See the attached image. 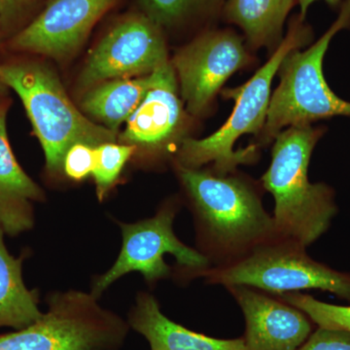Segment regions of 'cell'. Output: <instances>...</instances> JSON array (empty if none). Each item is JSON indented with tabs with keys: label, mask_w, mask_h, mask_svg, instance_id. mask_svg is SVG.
Instances as JSON below:
<instances>
[{
	"label": "cell",
	"mask_w": 350,
	"mask_h": 350,
	"mask_svg": "<svg viewBox=\"0 0 350 350\" xmlns=\"http://www.w3.org/2000/svg\"><path fill=\"white\" fill-rule=\"evenodd\" d=\"M195 214L198 251L211 267H224L282 238L250 179L177 165Z\"/></svg>",
	"instance_id": "6da1fadb"
},
{
	"label": "cell",
	"mask_w": 350,
	"mask_h": 350,
	"mask_svg": "<svg viewBox=\"0 0 350 350\" xmlns=\"http://www.w3.org/2000/svg\"><path fill=\"white\" fill-rule=\"evenodd\" d=\"M323 128L290 126L275 138L271 162L262 175V188L275 199L273 217L280 236L308 247L321 238L338 213L335 190L312 183L308 165Z\"/></svg>",
	"instance_id": "7a4b0ae2"
},
{
	"label": "cell",
	"mask_w": 350,
	"mask_h": 350,
	"mask_svg": "<svg viewBox=\"0 0 350 350\" xmlns=\"http://www.w3.org/2000/svg\"><path fill=\"white\" fill-rule=\"evenodd\" d=\"M312 31L299 16L290 25L286 38L283 39L268 63L253 75L250 81L236 89L224 92V96L236 103L234 111L216 133L202 139L184 138L177 155V165L187 169H200L213 163V172L226 175L237 170L239 165H250L256 161L257 146L234 152L237 140L244 135H257L264 128L273 77L280 70L285 57L310 43Z\"/></svg>",
	"instance_id": "3957f363"
},
{
	"label": "cell",
	"mask_w": 350,
	"mask_h": 350,
	"mask_svg": "<svg viewBox=\"0 0 350 350\" xmlns=\"http://www.w3.org/2000/svg\"><path fill=\"white\" fill-rule=\"evenodd\" d=\"M0 78L22 100L50 174L64 172V157L75 144L98 147L116 142V131L94 124L76 108L56 73L45 64H2Z\"/></svg>",
	"instance_id": "277c9868"
},
{
	"label": "cell",
	"mask_w": 350,
	"mask_h": 350,
	"mask_svg": "<svg viewBox=\"0 0 350 350\" xmlns=\"http://www.w3.org/2000/svg\"><path fill=\"white\" fill-rule=\"evenodd\" d=\"M350 27V0H345L335 22L310 48L290 53L280 66V83L271 96L262 144H269L290 126L350 116V103L332 91L323 75V59L332 39Z\"/></svg>",
	"instance_id": "5b68a950"
},
{
	"label": "cell",
	"mask_w": 350,
	"mask_h": 350,
	"mask_svg": "<svg viewBox=\"0 0 350 350\" xmlns=\"http://www.w3.org/2000/svg\"><path fill=\"white\" fill-rule=\"evenodd\" d=\"M209 284L243 285L280 296L288 292L321 290L350 303V273L337 271L312 259L303 244L280 238L224 267L200 271Z\"/></svg>",
	"instance_id": "8992f818"
},
{
	"label": "cell",
	"mask_w": 350,
	"mask_h": 350,
	"mask_svg": "<svg viewBox=\"0 0 350 350\" xmlns=\"http://www.w3.org/2000/svg\"><path fill=\"white\" fill-rule=\"evenodd\" d=\"M128 325L100 308L93 295H55L42 319L22 330L0 336V350H117Z\"/></svg>",
	"instance_id": "52a82bcc"
},
{
	"label": "cell",
	"mask_w": 350,
	"mask_h": 350,
	"mask_svg": "<svg viewBox=\"0 0 350 350\" xmlns=\"http://www.w3.org/2000/svg\"><path fill=\"white\" fill-rule=\"evenodd\" d=\"M176 213L174 204H165L153 217L121 226V252L111 269L94 282L92 293L94 298L121 276L133 271L142 273L149 282L167 278L172 273V269L165 262V254H172L177 265L193 276L211 267L202 253L186 245L175 236L174 221Z\"/></svg>",
	"instance_id": "ba28073f"
},
{
	"label": "cell",
	"mask_w": 350,
	"mask_h": 350,
	"mask_svg": "<svg viewBox=\"0 0 350 350\" xmlns=\"http://www.w3.org/2000/svg\"><path fill=\"white\" fill-rule=\"evenodd\" d=\"M167 61L163 31L142 11L126 14L90 55L80 86L150 75Z\"/></svg>",
	"instance_id": "9c48e42d"
},
{
	"label": "cell",
	"mask_w": 350,
	"mask_h": 350,
	"mask_svg": "<svg viewBox=\"0 0 350 350\" xmlns=\"http://www.w3.org/2000/svg\"><path fill=\"white\" fill-rule=\"evenodd\" d=\"M248 64L243 40L234 32H204L172 62L188 111L200 114L232 73Z\"/></svg>",
	"instance_id": "30bf717a"
},
{
	"label": "cell",
	"mask_w": 350,
	"mask_h": 350,
	"mask_svg": "<svg viewBox=\"0 0 350 350\" xmlns=\"http://www.w3.org/2000/svg\"><path fill=\"white\" fill-rule=\"evenodd\" d=\"M118 0H48L11 40V47L63 59L77 51Z\"/></svg>",
	"instance_id": "8fae6325"
},
{
	"label": "cell",
	"mask_w": 350,
	"mask_h": 350,
	"mask_svg": "<svg viewBox=\"0 0 350 350\" xmlns=\"http://www.w3.org/2000/svg\"><path fill=\"white\" fill-rule=\"evenodd\" d=\"M225 288L243 312L247 350H298L314 331L305 312L280 297L243 285Z\"/></svg>",
	"instance_id": "7c38bea8"
},
{
	"label": "cell",
	"mask_w": 350,
	"mask_h": 350,
	"mask_svg": "<svg viewBox=\"0 0 350 350\" xmlns=\"http://www.w3.org/2000/svg\"><path fill=\"white\" fill-rule=\"evenodd\" d=\"M172 64L158 69L154 86L126 120L120 142L145 153L161 156L174 140L180 137L184 113L177 94V81Z\"/></svg>",
	"instance_id": "4fadbf2b"
},
{
	"label": "cell",
	"mask_w": 350,
	"mask_h": 350,
	"mask_svg": "<svg viewBox=\"0 0 350 350\" xmlns=\"http://www.w3.org/2000/svg\"><path fill=\"white\" fill-rule=\"evenodd\" d=\"M7 107L0 105V226L8 236L29 231L34 224L32 202L43 193L16 160L6 129Z\"/></svg>",
	"instance_id": "5bb4252c"
},
{
	"label": "cell",
	"mask_w": 350,
	"mask_h": 350,
	"mask_svg": "<svg viewBox=\"0 0 350 350\" xmlns=\"http://www.w3.org/2000/svg\"><path fill=\"white\" fill-rule=\"evenodd\" d=\"M129 324L146 338L151 350H247L243 337H209L175 323L161 312L158 301L150 294L138 297Z\"/></svg>",
	"instance_id": "9a60e30c"
},
{
	"label": "cell",
	"mask_w": 350,
	"mask_h": 350,
	"mask_svg": "<svg viewBox=\"0 0 350 350\" xmlns=\"http://www.w3.org/2000/svg\"><path fill=\"white\" fill-rule=\"evenodd\" d=\"M158 69L148 75L109 80L90 88L81 100L83 111L117 133L155 84Z\"/></svg>",
	"instance_id": "2e32d148"
},
{
	"label": "cell",
	"mask_w": 350,
	"mask_h": 350,
	"mask_svg": "<svg viewBox=\"0 0 350 350\" xmlns=\"http://www.w3.org/2000/svg\"><path fill=\"white\" fill-rule=\"evenodd\" d=\"M0 226V328L22 330L42 319L36 291L27 289L23 280V258L7 250Z\"/></svg>",
	"instance_id": "e0dca14e"
},
{
	"label": "cell",
	"mask_w": 350,
	"mask_h": 350,
	"mask_svg": "<svg viewBox=\"0 0 350 350\" xmlns=\"http://www.w3.org/2000/svg\"><path fill=\"white\" fill-rule=\"evenodd\" d=\"M297 0H227L222 13L241 27L251 45L275 46L282 41L283 25Z\"/></svg>",
	"instance_id": "ac0fdd59"
},
{
	"label": "cell",
	"mask_w": 350,
	"mask_h": 350,
	"mask_svg": "<svg viewBox=\"0 0 350 350\" xmlns=\"http://www.w3.org/2000/svg\"><path fill=\"white\" fill-rule=\"evenodd\" d=\"M142 12L163 31L193 21L213 18L223 10L225 0H138Z\"/></svg>",
	"instance_id": "d6986e66"
},
{
	"label": "cell",
	"mask_w": 350,
	"mask_h": 350,
	"mask_svg": "<svg viewBox=\"0 0 350 350\" xmlns=\"http://www.w3.org/2000/svg\"><path fill=\"white\" fill-rule=\"evenodd\" d=\"M137 152L133 145L107 142L96 147L93 174L98 199L103 200L118 180L129 159Z\"/></svg>",
	"instance_id": "ffe728a7"
},
{
	"label": "cell",
	"mask_w": 350,
	"mask_h": 350,
	"mask_svg": "<svg viewBox=\"0 0 350 350\" xmlns=\"http://www.w3.org/2000/svg\"><path fill=\"white\" fill-rule=\"evenodd\" d=\"M278 297L305 312L317 327L350 333V305H332L301 292H288Z\"/></svg>",
	"instance_id": "44dd1931"
},
{
	"label": "cell",
	"mask_w": 350,
	"mask_h": 350,
	"mask_svg": "<svg viewBox=\"0 0 350 350\" xmlns=\"http://www.w3.org/2000/svg\"><path fill=\"white\" fill-rule=\"evenodd\" d=\"M96 147L85 144L73 145L64 157L63 172L73 180H82L93 174Z\"/></svg>",
	"instance_id": "7402d4cb"
},
{
	"label": "cell",
	"mask_w": 350,
	"mask_h": 350,
	"mask_svg": "<svg viewBox=\"0 0 350 350\" xmlns=\"http://www.w3.org/2000/svg\"><path fill=\"white\" fill-rule=\"evenodd\" d=\"M298 350H350V333L317 327Z\"/></svg>",
	"instance_id": "603a6c76"
},
{
	"label": "cell",
	"mask_w": 350,
	"mask_h": 350,
	"mask_svg": "<svg viewBox=\"0 0 350 350\" xmlns=\"http://www.w3.org/2000/svg\"><path fill=\"white\" fill-rule=\"evenodd\" d=\"M43 0H0V25L7 27L24 18Z\"/></svg>",
	"instance_id": "cb8c5ba5"
},
{
	"label": "cell",
	"mask_w": 350,
	"mask_h": 350,
	"mask_svg": "<svg viewBox=\"0 0 350 350\" xmlns=\"http://www.w3.org/2000/svg\"><path fill=\"white\" fill-rule=\"evenodd\" d=\"M319 0H297V3L300 5V17L301 19L305 20L306 12L312 4ZM326 3H328L331 7H338L342 3V0H323Z\"/></svg>",
	"instance_id": "d4e9b609"
},
{
	"label": "cell",
	"mask_w": 350,
	"mask_h": 350,
	"mask_svg": "<svg viewBox=\"0 0 350 350\" xmlns=\"http://www.w3.org/2000/svg\"><path fill=\"white\" fill-rule=\"evenodd\" d=\"M7 87L5 84H4L3 81H2L1 78H0V105H1L2 100H3L4 96H5V93L7 91Z\"/></svg>",
	"instance_id": "484cf974"
},
{
	"label": "cell",
	"mask_w": 350,
	"mask_h": 350,
	"mask_svg": "<svg viewBox=\"0 0 350 350\" xmlns=\"http://www.w3.org/2000/svg\"><path fill=\"white\" fill-rule=\"evenodd\" d=\"M0 31H1V25H0Z\"/></svg>",
	"instance_id": "4316f807"
}]
</instances>
